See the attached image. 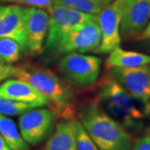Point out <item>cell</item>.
<instances>
[{
    "mask_svg": "<svg viewBox=\"0 0 150 150\" xmlns=\"http://www.w3.org/2000/svg\"><path fill=\"white\" fill-rule=\"evenodd\" d=\"M15 66L3 64L0 61V83L12 77H15Z\"/></svg>",
    "mask_w": 150,
    "mask_h": 150,
    "instance_id": "cell-22",
    "label": "cell"
},
{
    "mask_svg": "<svg viewBox=\"0 0 150 150\" xmlns=\"http://www.w3.org/2000/svg\"><path fill=\"white\" fill-rule=\"evenodd\" d=\"M3 3H15L18 4H26V5L38 8H50L54 4V0H0Z\"/></svg>",
    "mask_w": 150,
    "mask_h": 150,
    "instance_id": "cell-21",
    "label": "cell"
},
{
    "mask_svg": "<svg viewBox=\"0 0 150 150\" xmlns=\"http://www.w3.org/2000/svg\"><path fill=\"white\" fill-rule=\"evenodd\" d=\"M113 0H54V4L69 7L89 14H98Z\"/></svg>",
    "mask_w": 150,
    "mask_h": 150,
    "instance_id": "cell-17",
    "label": "cell"
},
{
    "mask_svg": "<svg viewBox=\"0 0 150 150\" xmlns=\"http://www.w3.org/2000/svg\"><path fill=\"white\" fill-rule=\"evenodd\" d=\"M0 150H10L8 149V147L6 145L5 142L3 139L1 134H0Z\"/></svg>",
    "mask_w": 150,
    "mask_h": 150,
    "instance_id": "cell-25",
    "label": "cell"
},
{
    "mask_svg": "<svg viewBox=\"0 0 150 150\" xmlns=\"http://www.w3.org/2000/svg\"><path fill=\"white\" fill-rule=\"evenodd\" d=\"M0 134L10 150L28 149L29 145L23 140L15 122L0 113Z\"/></svg>",
    "mask_w": 150,
    "mask_h": 150,
    "instance_id": "cell-16",
    "label": "cell"
},
{
    "mask_svg": "<svg viewBox=\"0 0 150 150\" xmlns=\"http://www.w3.org/2000/svg\"><path fill=\"white\" fill-rule=\"evenodd\" d=\"M100 58L80 53H69L59 62V69L65 78L78 87L93 84L100 74Z\"/></svg>",
    "mask_w": 150,
    "mask_h": 150,
    "instance_id": "cell-5",
    "label": "cell"
},
{
    "mask_svg": "<svg viewBox=\"0 0 150 150\" xmlns=\"http://www.w3.org/2000/svg\"><path fill=\"white\" fill-rule=\"evenodd\" d=\"M116 1L121 11V37L136 38L150 20V0Z\"/></svg>",
    "mask_w": 150,
    "mask_h": 150,
    "instance_id": "cell-9",
    "label": "cell"
},
{
    "mask_svg": "<svg viewBox=\"0 0 150 150\" xmlns=\"http://www.w3.org/2000/svg\"><path fill=\"white\" fill-rule=\"evenodd\" d=\"M20 150H30V149H29L28 148V149H20ZM42 150H43V149H42Z\"/></svg>",
    "mask_w": 150,
    "mask_h": 150,
    "instance_id": "cell-26",
    "label": "cell"
},
{
    "mask_svg": "<svg viewBox=\"0 0 150 150\" xmlns=\"http://www.w3.org/2000/svg\"><path fill=\"white\" fill-rule=\"evenodd\" d=\"M49 27L44 48L54 53L59 42L75 28L94 18L96 15L80 12L69 7L53 4L48 8Z\"/></svg>",
    "mask_w": 150,
    "mask_h": 150,
    "instance_id": "cell-4",
    "label": "cell"
},
{
    "mask_svg": "<svg viewBox=\"0 0 150 150\" xmlns=\"http://www.w3.org/2000/svg\"><path fill=\"white\" fill-rule=\"evenodd\" d=\"M16 79L26 81L51 103L50 109L57 118L74 119V95L72 88L52 70L37 66H15Z\"/></svg>",
    "mask_w": 150,
    "mask_h": 150,
    "instance_id": "cell-2",
    "label": "cell"
},
{
    "mask_svg": "<svg viewBox=\"0 0 150 150\" xmlns=\"http://www.w3.org/2000/svg\"><path fill=\"white\" fill-rule=\"evenodd\" d=\"M0 96L18 102L31 104L34 107H49L51 103L26 81L8 79L0 85Z\"/></svg>",
    "mask_w": 150,
    "mask_h": 150,
    "instance_id": "cell-13",
    "label": "cell"
},
{
    "mask_svg": "<svg viewBox=\"0 0 150 150\" xmlns=\"http://www.w3.org/2000/svg\"><path fill=\"white\" fill-rule=\"evenodd\" d=\"M97 21L101 33V42L96 53L109 54L121 43V11L118 2L113 0L97 14Z\"/></svg>",
    "mask_w": 150,
    "mask_h": 150,
    "instance_id": "cell-10",
    "label": "cell"
},
{
    "mask_svg": "<svg viewBox=\"0 0 150 150\" xmlns=\"http://www.w3.org/2000/svg\"><path fill=\"white\" fill-rule=\"evenodd\" d=\"M24 49L22 45L10 38H0V61L4 64L12 65L21 59Z\"/></svg>",
    "mask_w": 150,
    "mask_h": 150,
    "instance_id": "cell-18",
    "label": "cell"
},
{
    "mask_svg": "<svg viewBox=\"0 0 150 150\" xmlns=\"http://www.w3.org/2000/svg\"><path fill=\"white\" fill-rule=\"evenodd\" d=\"M79 118L99 150H130V134L103 109L97 99L88 101L80 108Z\"/></svg>",
    "mask_w": 150,
    "mask_h": 150,
    "instance_id": "cell-1",
    "label": "cell"
},
{
    "mask_svg": "<svg viewBox=\"0 0 150 150\" xmlns=\"http://www.w3.org/2000/svg\"><path fill=\"white\" fill-rule=\"evenodd\" d=\"M27 7L0 4V38H10L22 45L25 52Z\"/></svg>",
    "mask_w": 150,
    "mask_h": 150,
    "instance_id": "cell-12",
    "label": "cell"
},
{
    "mask_svg": "<svg viewBox=\"0 0 150 150\" xmlns=\"http://www.w3.org/2000/svg\"><path fill=\"white\" fill-rule=\"evenodd\" d=\"M110 74L134 98L144 104L145 114L150 113V65L134 68H113Z\"/></svg>",
    "mask_w": 150,
    "mask_h": 150,
    "instance_id": "cell-7",
    "label": "cell"
},
{
    "mask_svg": "<svg viewBox=\"0 0 150 150\" xmlns=\"http://www.w3.org/2000/svg\"><path fill=\"white\" fill-rule=\"evenodd\" d=\"M34 108L37 107L0 96V113L3 115L18 116Z\"/></svg>",
    "mask_w": 150,
    "mask_h": 150,
    "instance_id": "cell-19",
    "label": "cell"
},
{
    "mask_svg": "<svg viewBox=\"0 0 150 150\" xmlns=\"http://www.w3.org/2000/svg\"><path fill=\"white\" fill-rule=\"evenodd\" d=\"M132 150H150V134L139 138L135 142Z\"/></svg>",
    "mask_w": 150,
    "mask_h": 150,
    "instance_id": "cell-23",
    "label": "cell"
},
{
    "mask_svg": "<svg viewBox=\"0 0 150 150\" xmlns=\"http://www.w3.org/2000/svg\"><path fill=\"white\" fill-rule=\"evenodd\" d=\"M57 116L50 108H34L20 115L18 129L28 145L37 146L52 133Z\"/></svg>",
    "mask_w": 150,
    "mask_h": 150,
    "instance_id": "cell-6",
    "label": "cell"
},
{
    "mask_svg": "<svg viewBox=\"0 0 150 150\" xmlns=\"http://www.w3.org/2000/svg\"><path fill=\"white\" fill-rule=\"evenodd\" d=\"M101 42V33L97 21L94 18L81 24L68 34L59 42L55 49V54L69 53H96Z\"/></svg>",
    "mask_w": 150,
    "mask_h": 150,
    "instance_id": "cell-8",
    "label": "cell"
},
{
    "mask_svg": "<svg viewBox=\"0 0 150 150\" xmlns=\"http://www.w3.org/2000/svg\"><path fill=\"white\" fill-rule=\"evenodd\" d=\"M77 150H99L79 119H74Z\"/></svg>",
    "mask_w": 150,
    "mask_h": 150,
    "instance_id": "cell-20",
    "label": "cell"
},
{
    "mask_svg": "<svg viewBox=\"0 0 150 150\" xmlns=\"http://www.w3.org/2000/svg\"><path fill=\"white\" fill-rule=\"evenodd\" d=\"M49 15L43 8L28 7L26 18V45L25 52L36 57L43 53L48 35Z\"/></svg>",
    "mask_w": 150,
    "mask_h": 150,
    "instance_id": "cell-11",
    "label": "cell"
},
{
    "mask_svg": "<svg viewBox=\"0 0 150 150\" xmlns=\"http://www.w3.org/2000/svg\"><path fill=\"white\" fill-rule=\"evenodd\" d=\"M106 59L107 69L113 68H134L150 65V55L134 51H128L120 47L114 48Z\"/></svg>",
    "mask_w": 150,
    "mask_h": 150,
    "instance_id": "cell-15",
    "label": "cell"
},
{
    "mask_svg": "<svg viewBox=\"0 0 150 150\" xmlns=\"http://www.w3.org/2000/svg\"><path fill=\"white\" fill-rule=\"evenodd\" d=\"M43 150H77L74 118L59 123Z\"/></svg>",
    "mask_w": 150,
    "mask_h": 150,
    "instance_id": "cell-14",
    "label": "cell"
},
{
    "mask_svg": "<svg viewBox=\"0 0 150 150\" xmlns=\"http://www.w3.org/2000/svg\"><path fill=\"white\" fill-rule=\"evenodd\" d=\"M137 40H147V39H150V20L149 23L147 24V26L141 32L140 34H139L136 37Z\"/></svg>",
    "mask_w": 150,
    "mask_h": 150,
    "instance_id": "cell-24",
    "label": "cell"
},
{
    "mask_svg": "<svg viewBox=\"0 0 150 150\" xmlns=\"http://www.w3.org/2000/svg\"><path fill=\"white\" fill-rule=\"evenodd\" d=\"M97 100L124 128L136 129L144 118L134 98L111 75L101 81Z\"/></svg>",
    "mask_w": 150,
    "mask_h": 150,
    "instance_id": "cell-3",
    "label": "cell"
}]
</instances>
